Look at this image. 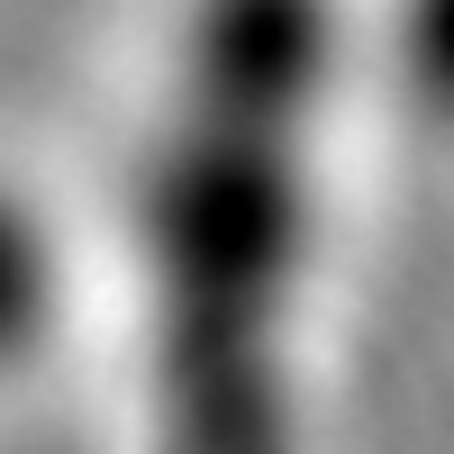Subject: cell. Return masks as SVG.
I'll return each instance as SVG.
<instances>
[{
	"mask_svg": "<svg viewBox=\"0 0 454 454\" xmlns=\"http://www.w3.org/2000/svg\"><path fill=\"white\" fill-rule=\"evenodd\" d=\"M64 309H73L64 227L19 173H0V391L27 382V372L55 355V336L73 327Z\"/></svg>",
	"mask_w": 454,
	"mask_h": 454,
	"instance_id": "obj_1",
	"label": "cell"
}]
</instances>
